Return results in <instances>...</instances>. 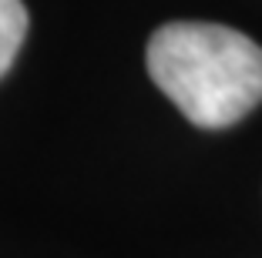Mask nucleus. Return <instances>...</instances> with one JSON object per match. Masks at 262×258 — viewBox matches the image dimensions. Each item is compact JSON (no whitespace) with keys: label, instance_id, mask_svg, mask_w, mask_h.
<instances>
[{"label":"nucleus","instance_id":"obj_1","mask_svg":"<svg viewBox=\"0 0 262 258\" xmlns=\"http://www.w3.org/2000/svg\"><path fill=\"white\" fill-rule=\"evenodd\" d=\"M148 74L195 128H229L262 101V47L222 24L175 20L148 40Z\"/></svg>","mask_w":262,"mask_h":258},{"label":"nucleus","instance_id":"obj_2","mask_svg":"<svg viewBox=\"0 0 262 258\" xmlns=\"http://www.w3.org/2000/svg\"><path fill=\"white\" fill-rule=\"evenodd\" d=\"M27 34V7L20 0H0V77L10 71Z\"/></svg>","mask_w":262,"mask_h":258}]
</instances>
